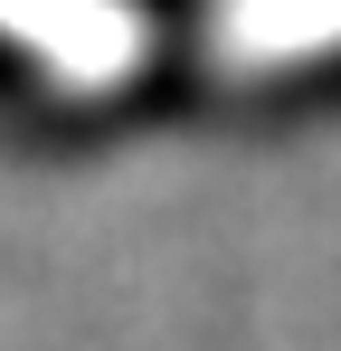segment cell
Wrapping results in <instances>:
<instances>
[{
    "instance_id": "cell-1",
    "label": "cell",
    "mask_w": 341,
    "mask_h": 351,
    "mask_svg": "<svg viewBox=\"0 0 341 351\" xmlns=\"http://www.w3.org/2000/svg\"><path fill=\"white\" fill-rule=\"evenodd\" d=\"M180 19L162 0H0V66L76 114L133 105L170 58H180Z\"/></svg>"
},
{
    "instance_id": "cell-2",
    "label": "cell",
    "mask_w": 341,
    "mask_h": 351,
    "mask_svg": "<svg viewBox=\"0 0 341 351\" xmlns=\"http://www.w3.org/2000/svg\"><path fill=\"white\" fill-rule=\"evenodd\" d=\"M190 58L237 86L341 66V0H190Z\"/></svg>"
}]
</instances>
